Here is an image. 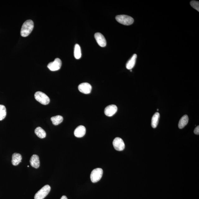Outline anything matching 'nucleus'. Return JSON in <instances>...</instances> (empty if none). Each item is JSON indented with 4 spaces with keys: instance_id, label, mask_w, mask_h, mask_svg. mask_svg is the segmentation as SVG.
<instances>
[{
    "instance_id": "obj_1",
    "label": "nucleus",
    "mask_w": 199,
    "mask_h": 199,
    "mask_svg": "<svg viewBox=\"0 0 199 199\" xmlns=\"http://www.w3.org/2000/svg\"><path fill=\"white\" fill-rule=\"evenodd\" d=\"M34 27V25L32 21L27 20L25 22L22 26L21 30V35L23 37H26L30 34Z\"/></svg>"
},
{
    "instance_id": "obj_2",
    "label": "nucleus",
    "mask_w": 199,
    "mask_h": 199,
    "mask_svg": "<svg viewBox=\"0 0 199 199\" xmlns=\"http://www.w3.org/2000/svg\"><path fill=\"white\" fill-rule=\"evenodd\" d=\"M115 19L118 23L126 25H132L134 22L133 18L126 15L117 16Z\"/></svg>"
},
{
    "instance_id": "obj_3",
    "label": "nucleus",
    "mask_w": 199,
    "mask_h": 199,
    "mask_svg": "<svg viewBox=\"0 0 199 199\" xmlns=\"http://www.w3.org/2000/svg\"><path fill=\"white\" fill-rule=\"evenodd\" d=\"M35 98L36 100L41 104L47 105L50 102V99L47 95L41 91H37L35 95Z\"/></svg>"
},
{
    "instance_id": "obj_4",
    "label": "nucleus",
    "mask_w": 199,
    "mask_h": 199,
    "mask_svg": "<svg viewBox=\"0 0 199 199\" xmlns=\"http://www.w3.org/2000/svg\"><path fill=\"white\" fill-rule=\"evenodd\" d=\"M51 190V187L49 185H45L35 195V199H44Z\"/></svg>"
},
{
    "instance_id": "obj_5",
    "label": "nucleus",
    "mask_w": 199,
    "mask_h": 199,
    "mask_svg": "<svg viewBox=\"0 0 199 199\" xmlns=\"http://www.w3.org/2000/svg\"><path fill=\"white\" fill-rule=\"evenodd\" d=\"M103 174V170L101 168H96L94 169L90 174L91 182L93 183L98 182L100 180Z\"/></svg>"
},
{
    "instance_id": "obj_6",
    "label": "nucleus",
    "mask_w": 199,
    "mask_h": 199,
    "mask_svg": "<svg viewBox=\"0 0 199 199\" xmlns=\"http://www.w3.org/2000/svg\"><path fill=\"white\" fill-rule=\"evenodd\" d=\"M62 62L58 58H56L52 62H50L48 65L47 67L50 70L55 71L59 70L61 68Z\"/></svg>"
},
{
    "instance_id": "obj_7",
    "label": "nucleus",
    "mask_w": 199,
    "mask_h": 199,
    "mask_svg": "<svg viewBox=\"0 0 199 199\" xmlns=\"http://www.w3.org/2000/svg\"><path fill=\"white\" fill-rule=\"evenodd\" d=\"M113 144L114 149L117 151H122L125 149V145L124 141L122 139L119 137L114 139Z\"/></svg>"
},
{
    "instance_id": "obj_8",
    "label": "nucleus",
    "mask_w": 199,
    "mask_h": 199,
    "mask_svg": "<svg viewBox=\"0 0 199 199\" xmlns=\"http://www.w3.org/2000/svg\"><path fill=\"white\" fill-rule=\"evenodd\" d=\"M91 86L88 83H81L78 86L79 91L85 94H89L91 92Z\"/></svg>"
},
{
    "instance_id": "obj_9",
    "label": "nucleus",
    "mask_w": 199,
    "mask_h": 199,
    "mask_svg": "<svg viewBox=\"0 0 199 199\" xmlns=\"http://www.w3.org/2000/svg\"><path fill=\"white\" fill-rule=\"evenodd\" d=\"M95 37L97 43L101 47H105L106 45L107 42L106 39L104 35L100 33L95 34Z\"/></svg>"
},
{
    "instance_id": "obj_10",
    "label": "nucleus",
    "mask_w": 199,
    "mask_h": 199,
    "mask_svg": "<svg viewBox=\"0 0 199 199\" xmlns=\"http://www.w3.org/2000/svg\"><path fill=\"white\" fill-rule=\"evenodd\" d=\"M117 107L116 105L112 104L107 106L104 109L105 114L108 117L113 116L117 111Z\"/></svg>"
},
{
    "instance_id": "obj_11",
    "label": "nucleus",
    "mask_w": 199,
    "mask_h": 199,
    "mask_svg": "<svg viewBox=\"0 0 199 199\" xmlns=\"http://www.w3.org/2000/svg\"><path fill=\"white\" fill-rule=\"evenodd\" d=\"M86 132V129L83 125H80L77 127L74 131V135L77 138H81L84 136Z\"/></svg>"
},
{
    "instance_id": "obj_12",
    "label": "nucleus",
    "mask_w": 199,
    "mask_h": 199,
    "mask_svg": "<svg viewBox=\"0 0 199 199\" xmlns=\"http://www.w3.org/2000/svg\"><path fill=\"white\" fill-rule=\"evenodd\" d=\"M30 164L31 166L35 169L38 168L40 166L39 158L36 155H33L30 160Z\"/></svg>"
},
{
    "instance_id": "obj_13",
    "label": "nucleus",
    "mask_w": 199,
    "mask_h": 199,
    "mask_svg": "<svg viewBox=\"0 0 199 199\" xmlns=\"http://www.w3.org/2000/svg\"><path fill=\"white\" fill-rule=\"evenodd\" d=\"M22 160V156L20 154L14 153L12 156V163L14 166H17Z\"/></svg>"
},
{
    "instance_id": "obj_14",
    "label": "nucleus",
    "mask_w": 199,
    "mask_h": 199,
    "mask_svg": "<svg viewBox=\"0 0 199 199\" xmlns=\"http://www.w3.org/2000/svg\"><path fill=\"white\" fill-rule=\"evenodd\" d=\"M137 55L136 54L133 55L131 58L127 62L126 67V68L128 70H131L135 66L136 63Z\"/></svg>"
},
{
    "instance_id": "obj_15",
    "label": "nucleus",
    "mask_w": 199,
    "mask_h": 199,
    "mask_svg": "<svg viewBox=\"0 0 199 199\" xmlns=\"http://www.w3.org/2000/svg\"><path fill=\"white\" fill-rule=\"evenodd\" d=\"M189 118L187 115H185L182 117L179 121L178 126L180 129H182L186 126L188 122Z\"/></svg>"
},
{
    "instance_id": "obj_16",
    "label": "nucleus",
    "mask_w": 199,
    "mask_h": 199,
    "mask_svg": "<svg viewBox=\"0 0 199 199\" xmlns=\"http://www.w3.org/2000/svg\"><path fill=\"white\" fill-rule=\"evenodd\" d=\"M160 116V114L158 112L155 113L153 115L152 119V122H151V125H152V128H156L158 126Z\"/></svg>"
},
{
    "instance_id": "obj_17",
    "label": "nucleus",
    "mask_w": 199,
    "mask_h": 199,
    "mask_svg": "<svg viewBox=\"0 0 199 199\" xmlns=\"http://www.w3.org/2000/svg\"><path fill=\"white\" fill-rule=\"evenodd\" d=\"M35 133L40 138H44L46 137L45 131L40 127H38L35 129Z\"/></svg>"
},
{
    "instance_id": "obj_18",
    "label": "nucleus",
    "mask_w": 199,
    "mask_h": 199,
    "mask_svg": "<svg viewBox=\"0 0 199 199\" xmlns=\"http://www.w3.org/2000/svg\"><path fill=\"white\" fill-rule=\"evenodd\" d=\"M51 119L53 124L55 125H58L61 124L63 121V117L59 115L52 117Z\"/></svg>"
},
{
    "instance_id": "obj_19",
    "label": "nucleus",
    "mask_w": 199,
    "mask_h": 199,
    "mask_svg": "<svg viewBox=\"0 0 199 199\" xmlns=\"http://www.w3.org/2000/svg\"><path fill=\"white\" fill-rule=\"evenodd\" d=\"M74 54L76 59H78L81 58V48L78 44H76L75 45Z\"/></svg>"
},
{
    "instance_id": "obj_20",
    "label": "nucleus",
    "mask_w": 199,
    "mask_h": 199,
    "mask_svg": "<svg viewBox=\"0 0 199 199\" xmlns=\"http://www.w3.org/2000/svg\"><path fill=\"white\" fill-rule=\"evenodd\" d=\"M7 115V109L4 105H0V121L3 120Z\"/></svg>"
},
{
    "instance_id": "obj_21",
    "label": "nucleus",
    "mask_w": 199,
    "mask_h": 199,
    "mask_svg": "<svg viewBox=\"0 0 199 199\" xmlns=\"http://www.w3.org/2000/svg\"><path fill=\"white\" fill-rule=\"evenodd\" d=\"M191 6L197 11L199 12V2L198 1H192L190 2Z\"/></svg>"
},
{
    "instance_id": "obj_22",
    "label": "nucleus",
    "mask_w": 199,
    "mask_h": 199,
    "mask_svg": "<svg viewBox=\"0 0 199 199\" xmlns=\"http://www.w3.org/2000/svg\"><path fill=\"white\" fill-rule=\"evenodd\" d=\"M194 133L196 135L199 134V126L197 127L194 130Z\"/></svg>"
},
{
    "instance_id": "obj_23",
    "label": "nucleus",
    "mask_w": 199,
    "mask_h": 199,
    "mask_svg": "<svg viewBox=\"0 0 199 199\" xmlns=\"http://www.w3.org/2000/svg\"><path fill=\"white\" fill-rule=\"evenodd\" d=\"M61 199H67V197L65 196H63L61 197Z\"/></svg>"
},
{
    "instance_id": "obj_24",
    "label": "nucleus",
    "mask_w": 199,
    "mask_h": 199,
    "mask_svg": "<svg viewBox=\"0 0 199 199\" xmlns=\"http://www.w3.org/2000/svg\"><path fill=\"white\" fill-rule=\"evenodd\" d=\"M159 110V109H157V111H158Z\"/></svg>"
},
{
    "instance_id": "obj_25",
    "label": "nucleus",
    "mask_w": 199,
    "mask_h": 199,
    "mask_svg": "<svg viewBox=\"0 0 199 199\" xmlns=\"http://www.w3.org/2000/svg\"><path fill=\"white\" fill-rule=\"evenodd\" d=\"M27 167H29V166H28Z\"/></svg>"
}]
</instances>
